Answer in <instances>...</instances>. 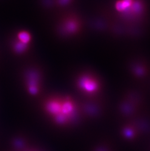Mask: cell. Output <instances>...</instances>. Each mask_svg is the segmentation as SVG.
<instances>
[{
    "instance_id": "1",
    "label": "cell",
    "mask_w": 150,
    "mask_h": 151,
    "mask_svg": "<svg viewBox=\"0 0 150 151\" xmlns=\"http://www.w3.org/2000/svg\"><path fill=\"white\" fill-rule=\"evenodd\" d=\"M52 18L51 32L61 41H76L86 32V18L76 7L61 12Z\"/></svg>"
},
{
    "instance_id": "2",
    "label": "cell",
    "mask_w": 150,
    "mask_h": 151,
    "mask_svg": "<svg viewBox=\"0 0 150 151\" xmlns=\"http://www.w3.org/2000/svg\"><path fill=\"white\" fill-rule=\"evenodd\" d=\"M20 70L26 89L31 94H37L45 76L46 70L43 64L31 57L24 61Z\"/></svg>"
},
{
    "instance_id": "3",
    "label": "cell",
    "mask_w": 150,
    "mask_h": 151,
    "mask_svg": "<svg viewBox=\"0 0 150 151\" xmlns=\"http://www.w3.org/2000/svg\"><path fill=\"white\" fill-rule=\"evenodd\" d=\"M11 46L12 51L15 55L24 58V60L31 58L34 46V36L32 32L25 28L17 30Z\"/></svg>"
},
{
    "instance_id": "4",
    "label": "cell",
    "mask_w": 150,
    "mask_h": 151,
    "mask_svg": "<svg viewBox=\"0 0 150 151\" xmlns=\"http://www.w3.org/2000/svg\"><path fill=\"white\" fill-rule=\"evenodd\" d=\"M79 70L75 77V82L78 88L88 94L98 91L99 88V82L94 73L86 68Z\"/></svg>"
},
{
    "instance_id": "5",
    "label": "cell",
    "mask_w": 150,
    "mask_h": 151,
    "mask_svg": "<svg viewBox=\"0 0 150 151\" xmlns=\"http://www.w3.org/2000/svg\"><path fill=\"white\" fill-rule=\"evenodd\" d=\"M76 1L77 0H54V16L61 12L76 8Z\"/></svg>"
},
{
    "instance_id": "6",
    "label": "cell",
    "mask_w": 150,
    "mask_h": 151,
    "mask_svg": "<svg viewBox=\"0 0 150 151\" xmlns=\"http://www.w3.org/2000/svg\"><path fill=\"white\" fill-rule=\"evenodd\" d=\"M139 5L137 2H134L133 0H120L116 2L115 8L118 12H125L132 9H135Z\"/></svg>"
},
{
    "instance_id": "7",
    "label": "cell",
    "mask_w": 150,
    "mask_h": 151,
    "mask_svg": "<svg viewBox=\"0 0 150 151\" xmlns=\"http://www.w3.org/2000/svg\"><path fill=\"white\" fill-rule=\"evenodd\" d=\"M47 109L48 111L52 114L57 115V117L61 114V104L59 101H51L47 104Z\"/></svg>"
}]
</instances>
